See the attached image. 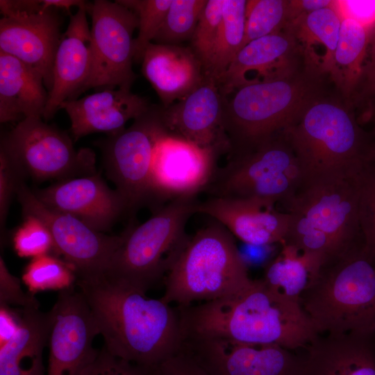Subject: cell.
Here are the masks:
<instances>
[{
  "mask_svg": "<svg viewBox=\"0 0 375 375\" xmlns=\"http://www.w3.org/2000/svg\"><path fill=\"white\" fill-rule=\"evenodd\" d=\"M325 78L303 69L285 78L240 88L232 97H224V123L230 152L283 133L312 101L327 93Z\"/></svg>",
  "mask_w": 375,
  "mask_h": 375,
  "instance_id": "52a82bcc",
  "label": "cell"
},
{
  "mask_svg": "<svg viewBox=\"0 0 375 375\" xmlns=\"http://www.w3.org/2000/svg\"><path fill=\"white\" fill-rule=\"evenodd\" d=\"M60 17L51 8L0 20V51L14 56L40 74L48 92L61 34Z\"/></svg>",
  "mask_w": 375,
  "mask_h": 375,
  "instance_id": "ffe728a7",
  "label": "cell"
},
{
  "mask_svg": "<svg viewBox=\"0 0 375 375\" xmlns=\"http://www.w3.org/2000/svg\"><path fill=\"white\" fill-rule=\"evenodd\" d=\"M151 106L147 99L131 91L122 89H104L81 99L67 100L59 109H64L70 122L74 140L94 133L108 135L125 129L130 119H135Z\"/></svg>",
  "mask_w": 375,
  "mask_h": 375,
  "instance_id": "603a6c76",
  "label": "cell"
},
{
  "mask_svg": "<svg viewBox=\"0 0 375 375\" xmlns=\"http://www.w3.org/2000/svg\"><path fill=\"white\" fill-rule=\"evenodd\" d=\"M368 162L375 166V142H372L369 148Z\"/></svg>",
  "mask_w": 375,
  "mask_h": 375,
  "instance_id": "f907efd6",
  "label": "cell"
},
{
  "mask_svg": "<svg viewBox=\"0 0 375 375\" xmlns=\"http://www.w3.org/2000/svg\"><path fill=\"white\" fill-rule=\"evenodd\" d=\"M301 304L319 335H375V256L362 242L324 265Z\"/></svg>",
  "mask_w": 375,
  "mask_h": 375,
  "instance_id": "5b68a950",
  "label": "cell"
},
{
  "mask_svg": "<svg viewBox=\"0 0 375 375\" xmlns=\"http://www.w3.org/2000/svg\"><path fill=\"white\" fill-rule=\"evenodd\" d=\"M0 304L19 306L22 308L39 307L33 294L22 290L20 281L8 270L2 256H0Z\"/></svg>",
  "mask_w": 375,
  "mask_h": 375,
  "instance_id": "60d3db41",
  "label": "cell"
},
{
  "mask_svg": "<svg viewBox=\"0 0 375 375\" xmlns=\"http://www.w3.org/2000/svg\"><path fill=\"white\" fill-rule=\"evenodd\" d=\"M197 203L195 198L171 201L142 224L128 229L105 274L147 292L165 278Z\"/></svg>",
  "mask_w": 375,
  "mask_h": 375,
  "instance_id": "9c48e42d",
  "label": "cell"
},
{
  "mask_svg": "<svg viewBox=\"0 0 375 375\" xmlns=\"http://www.w3.org/2000/svg\"><path fill=\"white\" fill-rule=\"evenodd\" d=\"M303 69L302 50L288 27L247 44L217 83L226 97L240 88L285 78Z\"/></svg>",
  "mask_w": 375,
  "mask_h": 375,
  "instance_id": "e0dca14e",
  "label": "cell"
},
{
  "mask_svg": "<svg viewBox=\"0 0 375 375\" xmlns=\"http://www.w3.org/2000/svg\"><path fill=\"white\" fill-rule=\"evenodd\" d=\"M42 12L53 7L62 8L69 12L72 6L79 8L88 3L85 1L82 0H42Z\"/></svg>",
  "mask_w": 375,
  "mask_h": 375,
  "instance_id": "c3c4849f",
  "label": "cell"
},
{
  "mask_svg": "<svg viewBox=\"0 0 375 375\" xmlns=\"http://www.w3.org/2000/svg\"><path fill=\"white\" fill-rule=\"evenodd\" d=\"M281 244V252L267 267L262 279L272 290L301 303L325 262L318 255L302 251L284 241Z\"/></svg>",
  "mask_w": 375,
  "mask_h": 375,
  "instance_id": "f546056e",
  "label": "cell"
},
{
  "mask_svg": "<svg viewBox=\"0 0 375 375\" xmlns=\"http://www.w3.org/2000/svg\"><path fill=\"white\" fill-rule=\"evenodd\" d=\"M24 178L15 165L0 152V224L1 231L5 226L6 217L13 196L17 195L19 185Z\"/></svg>",
  "mask_w": 375,
  "mask_h": 375,
  "instance_id": "ab89813d",
  "label": "cell"
},
{
  "mask_svg": "<svg viewBox=\"0 0 375 375\" xmlns=\"http://www.w3.org/2000/svg\"><path fill=\"white\" fill-rule=\"evenodd\" d=\"M92 17L91 64L89 76L79 92L90 89L131 91L136 79L133 71V33L138 28L135 12L117 1L96 0Z\"/></svg>",
  "mask_w": 375,
  "mask_h": 375,
  "instance_id": "8fae6325",
  "label": "cell"
},
{
  "mask_svg": "<svg viewBox=\"0 0 375 375\" xmlns=\"http://www.w3.org/2000/svg\"><path fill=\"white\" fill-rule=\"evenodd\" d=\"M21 310L17 331L0 347V375H46L42 354L49 339L51 312L39 307Z\"/></svg>",
  "mask_w": 375,
  "mask_h": 375,
  "instance_id": "4316f807",
  "label": "cell"
},
{
  "mask_svg": "<svg viewBox=\"0 0 375 375\" xmlns=\"http://www.w3.org/2000/svg\"><path fill=\"white\" fill-rule=\"evenodd\" d=\"M138 18V34L134 39L133 60L142 62L145 49L152 42L164 21L172 0H117Z\"/></svg>",
  "mask_w": 375,
  "mask_h": 375,
  "instance_id": "e575fe53",
  "label": "cell"
},
{
  "mask_svg": "<svg viewBox=\"0 0 375 375\" xmlns=\"http://www.w3.org/2000/svg\"><path fill=\"white\" fill-rule=\"evenodd\" d=\"M0 152L17 167L24 178L58 181L96 174L95 154L76 150L68 134L41 117H28L2 137Z\"/></svg>",
  "mask_w": 375,
  "mask_h": 375,
  "instance_id": "30bf717a",
  "label": "cell"
},
{
  "mask_svg": "<svg viewBox=\"0 0 375 375\" xmlns=\"http://www.w3.org/2000/svg\"><path fill=\"white\" fill-rule=\"evenodd\" d=\"M374 29L352 18L342 16L339 39L329 79L342 98L350 105H352V97L361 78Z\"/></svg>",
  "mask_w": 375,
  "mask_h": 375,
  "instance_id": "f1b7e54d",
  "label": "cell"
},
{
  "mask_svg": "<svg viewBox=\"0 0 375 375\" xmlns=\"http://www.w3.org/2000/svg\"><path fill=\"white\" fill-rule=\"evenodd\" d=\"M181 333L305 349L319 334L301 303L272 290L262 279L238 292L177 308Z\"/></svg>",
  "mask_w": 375,
  "mask_h": 375,
  "instance_id": "7a4b0ae2",
  "label": "cell"
},
{
  "mask_svg": "<svg viewBox=\"0 0 375 375\" xmlns=\"http://www.w3.org/2000/svg\"><path fill=\"white\" fill-rule=\"evenodd\" d=\"M0 10L4 17H17L42 11V0H1Z\"/></svg>",
  "mask_w": 375,
  "mask_h": 375,
  "instance_id": "f6af8a7d",
  "label": "cell"
},
{
  "mask_svg": "<svg viewBox=\"0 0 375 375\" xmlns=\"http://www.w3.org/2000/svg\"><path fill=\"white\" fill-rule=\"evenodd\" d=\"M22 280L29 292L49 290L60 291L74 286L77 275L74 267L54 254L31 259L22 274Z\"/></svg>",
  "mask_w": 375,
  "mask_h": 375,
  "instance_id": "d6a6232c",
  "label": "cell"
},
{
  "mask_svg": "<svg viewBox=\"0 0 375 375\" xmlns=\"http://www.w3.org/2000/svg\"><path fill=\"white\" fill-rule=\"evenodd\" d=\"M224 0H208L194 33L191 48L202 62L203 71L212 53L223 17Z\"/></svg>",
  "mask_w": 375,
  "mask_h": 375,
  "instance_id": "8d00e7d4",
  "label": "cell"
},
{
  "mask_svg": "<svg viewBox=\"0 0 375 375\" xmlns=\"http://www.w3.org/2000/svg\"><path fill=\"white\" fill-rule=\"evenodd\" d=\"M49 311L51 327L47 375H80L99 351L93 347L99 331L92 312L74 286L60 291Z\"/></svg>",
  "mask_w": 375,
  "mask_h": 375,
  "instance_id": "2e32d148",
  "label": "cell"
},
{
  "mask_svg": "<svg viewBox=\"0 0 375 375\" xmlns=\"http://www.w3.org/2000/svg\"><path fill=\"white\" fill-rule=\"evenodd\" d=\"M90 3L70 15L69 22L55 56L53 68V85L42 118L51 119L67 101L76 99L90 70L91 30L87 20Z\"/></svg>",
  "mask_w": 375,
  "mask_h": 375,
  "instance_id": "7402d4cb",
  "label": "cell"
},
{
  "mask_svg": "<svg viewBox=\"0 0 375 375\" xmlns=\"http://www.w3.org/2000/svg\"><path fill=\"white\" fill-rule=\"evenodd\" d=\"M78 290L103 346L119 358L151 369L176 351L182 335L178 310L105 273L78 278Z\"/></svg>",
  "mask_w": 375,
  "mask_h": 375,
  "instance_id": "6da1fadb",
  "label": "cell"
},
{
  "mask_svg": "<svg viewBox=\"0 0 375 375\" xmlns=\"http://www.w3.org/2000/svg\"><path fill=\"white\" fill-rule=\"evenodd\" d=\"M196 212L211 217L242 242L267 246L285 240L290 215L259 201L228 197H210L197 203Z\"/></svg>",
  "mask_w": 375,
  "mask_h": 375,
  "instance_id": "44dd1931",
  "label": "cell"
},
{
  "mask_svg": "<svg viewBox=\"0 0 375 375\" xmlns=\"http://www.w3.org/2000/svg\"><path fill=\"white\" fill-rule=\"evenodd\" d=\"M219 156L168 131L157 140L151 169V200L195 198L205 192L217 169Z\"/></svg>",
  "mask_w": 375,
  "mask_h": 375,
  "instance_id": "9a60e30c",
  "label": "cell"
},
{
  "mask_svg": "<svg viewBox=\"0 0 375 375\" xmlns=\"http://www.w3.org/2000/svg\"><path fill=\"white\" fill-rule=\"evenodd\" d=\"M40 74L0 51V122L42 118L48 101Z\"/></svg>",
  "mask_w": 375,
  "mask_h": 375,
  "instance_id": "484cf974",
  "label": "cell"
},
{
  "mask_svg": "<svg viewBox=\"0 0 375 375\" xmlns=\"http://www.w3.org/2000/svg\"><path fill=\"white\" fill-rule=\"evenodd\" d=\"M33 192L46 207L72 215L102 233L127 212L122 196L97 173L59 181Z\"/></svg>",
  "mask_w": 375,
  "mask_h": 375,
  "instance_id": "d6986e66",
  "label": "cell"
},
{
  "mask_svg": "<svg viewBox=\"0 0 375 375\" xmlns=\"http://www.w3.org/2000/svg\"><path fill=\"white\" fill-rule=\"evenodd\" d=\"M149 370L114 356L103 346L80 375H148Z\"/></svg>",
  "mask_w": 375,
  "mask_h": 375,
  "instance_id": "f35d334b",
  "label": "cell"
},
{
  "mask_svg": "<svg viewBox=\"0 0 375 375\" xmlns=\"http://www.w3.org/2000/svg\"><path fill=\"white\" fill-rule=\"evenodd\" d=\"M304 182L298 159L285 135L231 151L205 190L210 197L251 199L284 206Z\"/></svg>",
  "mask_w": 375,
  "mask_h": 375,
  "instance_id": "ba28073f",
  "label": "cell"
},
{
  "mask_svg": "<svg viewBox=\"0 0 375 375\" xmlns=\"http://www.w3.org/2000/svg\"><path fill=\"white\" fill-rule=\"evenodd\" d=\"M335 1L331 0H292L290 1L292 22L301 15L329 7Z\"/></svg>",
  "mask_w": 375,
  "mask_h": 375,
  "instance_id": "7dc6e473",
  "label": "cell"
},
{
  "mask_svg": "<svg viewBox=\"0 0 375 375\" xmlns=\"http://www.w3.org/2000/svg\"><path fill=\"white\" fill-rule=\"evenodd\" d=\"M342 16L334 3L296 18L289 28L302 50L307 70L329 78Z\"/></svg>",
  "mask_w": 375,
  "mask_h": 375,
  "instance_id": "83f0119b",
  "label": "cell"
},
{
  "mask_svg": "<svg viewBox=\"0 0 375 375\" xmlns=\"http://www.w3.org/2000/svg\"><path fill=\"white\" fill-rule=\"evenodd\" d=\"M357 181L363 243L375 256V166L368 162L358 174Z\"/></svg>",
  "mask_w": 375,
  "mask_h": 375,
  "instance_id": "74e56055",
  "label": "cell"
},
{
  "mask_svg": "<svg viewBox=\"0 0 375 375\" xmlns=\"http://www.w3.org/2000/svg\"><path fill=\"white\" fill-rule=\"evenodd\" d=\"M375 102V29L369 45L367 58L358 87L352 97L351 103L364 105L367 108Z\"/></svg>",
  "mask_w": 375,
  "mask_h": 375,
  "instance_id": "7bdbcfd3",
  "label": "cell"
},
{
  "mask_svg": "<svg viewBox=\"0 0 375 375\" xmlns=\"http://www.w3.org/2000/svg\"><path fill=\"white\" fill-rule=\"evenodd\" d=\"M374 338L319 335L305 349L300 375H375Z\"/></svg>",
  "mask_w": 375,
  "mask_h": 375,
  "instance_id": "d4e9b609",
  "label": "cell"
},
{
  "mask_svg": "<svg viewBox=\"0 0 375 375\" xmlns=\"http://www.w3.org/2000/svg\"><path fill=\"white\" fill-rule=\"evenodd\" d=\"M208 0H172L154 43L180 45L191 40Z\"/></svg>",
  "mask_w": 375,
  "mask_h": 375,
  "instance_id": "836d02e7",
  "label": "cell"
},
{
  "mask_svg": "<svg viewBox=\"0 0 375 375\" xmlns=\"http://www.w3.org/2000/svg\"><path fill=\"white\" fill-rule=\"evenodd\" d=\"M291 22L290 1H247L242 47L252 40L285 30Z\"/></svg>",
  "mask_w": 375,
  "mask_h": 375,
  "instance_id": "1f68e13d",
  "label": "cell"
},
{
  "mask_svg": "<svg viewBox=\"0 0 375 375\" xmlns=\"http://www.w3.org/2000/svg\"><path fill=\"white\" fill-rule=\"evenodd\" d=\"M24 215V221L12 238L17 254L32 258L46 254L57 256L53 237L45 224L34 215Z\"/></svg>",
  "mask_w": 375,
  "mask_h": 375,
  "instance_id": "d590c367",
  "label": "cell"
},
{
  "mask_svg": "<svg viewBox=\"0 0 375 375\" xmlns=\"http://www.w3.org/2000/svg\"><path fill=\"white\" fill-rule=\"evenodd\" d=\"M148 375H210L206 369L181 346L155 367Z\"/></svg>",
  "mask_w": 375,
  "mask_h": 375,
  "instance_id": "b9f144b4",
  "label": "cell"
},
{
  "mask_svg": "<svg viewBox=\"0 0 375 375\" xmlns=\"http://www.w3.org/2000/svg\"><path fill=\"white\" fill-rule=\"evenodd\" d=\"M17 197L24 215L40 219L53 237L56 255L72 265L78 278L99 275L107 270L121 241L120 235H108L80 219L43 205L22 182Z\"/></svg>",
  "mask_w": 375,
  "mask_h": 375,
  "instance_id": "4fadbf2b",
  "label": "cell"
},
{
  "mask_svg": "<svg viewBox=\"0 0 375 375\" xmlns=\"http://www.w3.org/2000/svg\"><path fill=\"white\" fill-rule=\"evenodd\" d=\"M181 347L210 375H300L302 358L276 344L183 334Z\"/></svg>",
  "mask_w": 375,
  "mask_h": 375,
  "instance_id": "5bb4252c",
  "label": "cell"
},
{
  "mask_svg": "<svg viewBox=\"0 0 375 375\" xmlns=\"http://www.w3.org/2000/svg\"><path fill=\"white\" fill-rule=\"evenodd\" d=\"M142 72L167 108L184 99L202 83V62L191 47L151 42L142 60Z\"/></svg>",
  "mask_w": 375,
  "mask_h": 375,
  "instance_id": "cb8c5ba5",
  "label": "cell"
},
{
  "mask_svg": "<svg viewBox=\"0 0 375 375\" xmlns=\"http://www.w3.org/2000/svg\"><path fill=\"white\" fill-rule=\"evenodd\" d=\"M352 107L326 93L312 101L283 133L298 159L304 182L356 176L369 162L373 142Z\"/></svg>",
  "mask_w": 375,
  "mask_h": 375,
  "instance_id": "3957f363",
  "label": "cell"
},
{
  "mask_svg": "<svg viewBox=\"0 0 375 375\" xmlns=\"http://www.w3.org/2000/svg\"><path fill=\"white\" fill-rule=\"evenodd\" d=\"M246 0H224L219 34L205 75L216 81L222 76L242 48L245 33Z\"/></svg>",
  "mask_w": 375,
  "mask_h": 375,
  "instance_id": "4dcf8cb0",
  "label": "cell"
},
{
  "mask_svg": "<svg viewBox=\"0 0 375 375\" xmlns=\"http://www.w3.org/2000/svg\"><path fill=\"white\" fill-rule=\"evenodd\" d=\"M160 107L151 106L129 127L108 135L101 149L105 167L116 190L124 199L127 212H135L151 200V169L157 140L167 131Z\"/></svg>",
  "mask_w": 375,
  "mask_h": 375,
  "instance_id": "7c38bea8",
  "label": "cell"
},
{
  "mask_svg": "<svg viewBox=\"0 0 375 375\" xmlns=\"http://www.w3.org/2000/svg\"><path fill=\"white\" fill-rule=\"evenodd\" d=\"M251 280L233 235L214 220L186 235L164 278L161 299L185 307L233 294Z\"/></svg>",
  "mask_w": 375,
  "mask_h": 375,
  "instance_id": "8992f818",
  "label": "cell"
},
{
  "mask_svg": "<svg viewBox=\"0 0 375 375\" xmlns=\"http://www.w3.org/2000/svg\"><path fill=\"white\" fill-rule=\"evenodd\" d=\"M224 107V96L216 80L205 75L201 84L186 97L167 108L160 107V116L168 132L219 156L231 150Z\"/></svg>",
  "mask_w": 375,
  "mask_h": 375,
  "instance_id": "ac0fdd59",
  "label": "cell"
},
{
  "mask_svg": "<svg viewBox=\"0 0 375 375\" xmlns=\"http://www.w3.org/2000/svg\"><path fill=\"white\" fill-rule=\"evenodd\" d=\"M336 8L341 16L375 28V1H336Z\"/></svg>",
  "mask_w": 375,
  "mask_h": 375,
  "instance_id": "ee69618b",
  "label": "cell"
},
{
  "mask_svg": "<svg viewBox=\"0 0 375 375\" xmlns=\"http://www.w3.org/2000/svg\"><path fill=\"white\" fill-rule=\"evenodd\" d=\"M358 174L303 182L285 206L290 225L284 242L318 255L325 265L362 242Z\"/></svg>",
  "mask_w": 375,
  "mask_h": 375,
  "instance_id": "277c9868",
  "label": "cell"
},
{
  "mask_svg": "<svg viewBox=\"0 0 375 375\" xmlns=\"http://www.w3.org/2000/svg\"><path fill=\"white\" fill-rule=\"evenodd\" d=\"M365 119L372 120L374 124L373 133L375 135V102L371 104L365 112Z\"/></svg>",
  "mask_w": 375,
  "mask_h": 375,
  "instance_id": "681fc988",
  "label": "cell"
},
{
  "mask_svg": "<svg viewBox=\"0 0 375 375\" xmlns=\"http://www.w3.org/2000/svg\"><path fill=\"white\" fill-rule=\"evenodd\" d=\"M21 319L18 314L8 306H0V343L1 346L8 342L17 331Z\"/></svg>",
  "mask_w": 375,
  "mask_h": 375,
  "instance_id": "bcb514c9",
  "label": "cell"
}]
</instances>
